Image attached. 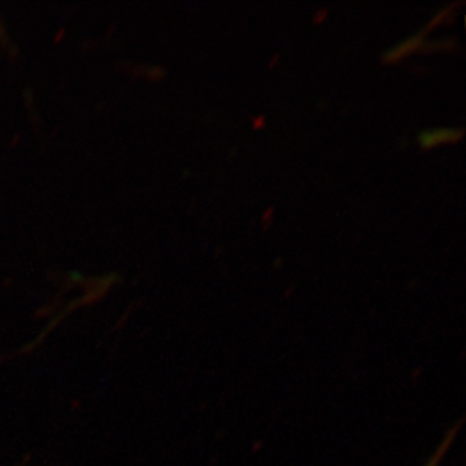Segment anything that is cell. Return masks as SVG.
Masks as SVG:
<instances>
[{
	"instance_id": "6da1fadb",
	"label": "cell",
	"mask_w": 466,
	"mask_h": 466,
	"mask_svg": "<svg viewBox=\"0 0 466 466\" xmlns=\"http://www.w3.org/2000/svg\"><path fill=\"white\" fill-rule=\"evenodd\" d=\"M461 130L454 128H433V130H426L420 135V142L422 147L438 146L441 142L454 141L461 137Z\"/></svg>"
},
{
	"instance_id": "7a4b0ae2",
	"label": "cell",
	"mask_w": 466,
	"mask_h": 466,
	"mask_svg": "<svg viewBox=\"0 0 466 466\" xmlns=\"http://www.w3.org/2000/svg\"><path fill=\"white\" fill-rule=\"evenodd\" d=\"M459 429H461V422H458V426L453 427V429H451V431L447 433L444 441L441 442L438 450H436L435 453H433V456L429 459V462H427L424 466H440L441 463H442V461H444L445 458V454H447V451H449L450 445L453 444L454 438H456V435H458Z\"/></svg>"
}]
</instances>
